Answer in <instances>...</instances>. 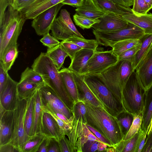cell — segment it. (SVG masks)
Segmentation results:
<instances>
[{"label": "cell", "instance_id": "cell-26", "mask_svg": "<svg viewBox=\"0 0 152 152\" xmlns=\"http://www.w3.org/2000/svg\"><path fill=\"white\" fill-rule=\"evenodd\" d=\"M96 5L103 12H111L120 15L133 13L132 9L110 0H93Z\"/></svg>", "mask_w": 152, "mask_h": 152}, {"label": "cell", "instance_id": "cell-5", "mask_svg": "<svg viewBox=\"0 0 152 152\" xmlns=\"http://www.w3.org/2000/svg\"><path fill=\"white\" fill-rule=\"evenodd\" d=\"M145 92L138 75L133 71L122 90V102L125 110L133 114H143Z\"/></svg>", "mask_w": 152, "mask_h": 152}, {"label": "cell", "instance_id": "cell-4", "mask_svg": "<svg viewBox=\"0 0 152 152\" xmlns=\"http://www.w3.org/2000/svg\"><path fill=\"white\" fill-rule=\"evenodd\" d=\"M82 75L86 83L106 111L116 117L125 111L121 102L108 88L99 74H86Z\"/></svg>", "mask_w": 152, "mask_h": 152}, {"label": "cell", "instance_id": "cell-30", "mask_svg": "<svg viewBox=\"0 0 152 152\" xmlns=\"http://www.w3.org/2000/svg\"><path fill=\"white\" fill-rule=\"evenodd\" d=\"M35 93L28 99L27 105L24 117V128L26 141L31 136L33 125Z\"/></svg>", "mask_w": 152, "mask_h": 152}, {"label": "cell", "instance_id": "cell-45", "mask_svg": "<svg viewBox=\"0 0 152 152\" xmlns=\"http://www.w3.org/2000/svg\"><path fill=\"white\" fill-rule=\"evenodd\" d=\"M141 44L134 46L122 53L118 57V61L127 60L132 62L136 53L140 49Z\"/></svg>", "mask_w": 152, "mask_h": 152}, {"label": "cell", "instance_id": "cell-57", "mask_svg": "<svg viewBox=\"0 0 152 152\" xmlns=\"http://www.w3.org/2000/svg\"><path fill=\"white\" fill-rule=\"evenodd\" d=\"M84 0H64L61 3L64 5H68L77 8L82 4Z\"/></svg>", "mask_w": 152, "mask_h": 152}, {"label": "cell", "instance_id": "cell-42", "mask_svg": "<svg viewBox=\"0 0 152 152\" xmlns=\"http://www.w3.org/2000/svg\"><path fill=\"white\" fill-rule=\"evenodd\" d=\"M72 111L75 119L77 120L81 118L84 124H87L86 109L85 102L81 101L74 102Z\"/></svg>", "mask_w": 152, "mask_h": 152}, {"label": "cell", "instance_id": "cell-38", "mask_svg": "<svg viewBox=\"0 0 152 152\" xmlns=\"http://www.w3.org/2000/svg\"><path fill=\"white\" fill-rule=\"evenodd\" d=\"M42 110L49 113L53 117L58 124L62 134L66 135L72 128L73 123L72 124L68 123L59 118L55 115L48 105L42 101Z\"/></svg>", "mask_w": 152, "mask_h": 152}, {"label": "cell", "instance_id": "cell-24", "mask_svg": "<svg viewBox=\"0 0 152 152\" xmlns=\"http://www.w3.org/2000/svg\"><path fill=\"white\" fill-rule=\"evenodd\" d=\"M66 89L74 102L80 101L77 86L72 71L65 68L59 71Z\"/></svg>", "mask_w": 152, "mask_h": 152}, {"label": "cell", "instance_id": "cell-54", "mask_svg": "<svg viewBox=\"0 0 152 152\" xmlns=\"http://www.w3.org/2000/svg\"><path fill=\"white\" fill-rule=\"evenodd\" d=\"M20 152L19 150L10 142L0 145V152Z\"/></svg>", "mask_w": 152, "mask_h": 152}, {"label": "cell", "instance_id": "cell-33", "mask_svg": "<svg viewBox=\"0 0 152 152\" xmlns=\"http://www.w3.org/2000/svg\"><path fill=\"white\" fill-rule=\"evenodd\" d=\"M46 54L58 70L62 66L65 58L68 56L62 49L60 44L53 48H48Z\"/></svg>", "mask_w": 152, "mask_h": 152}, {"label": "cell", "instance_id": "cell-40", "mask_svg": "<svg viewBox=\"0 0 152 152\" xmlns=\"http://www.w3.org/2000/svg\"><path fill=\"white\" fill-rule=\"evenodd\" d=\"M134 115L132 125L127 134L124 136L123 140H126L137 133L141 129L143 114L138 113Z\"/></svg>", "mask_w": 152, "mask_h": 152}, {"label": "cell", "instance_id": "cell-39", "mask_svg": "<svg viewBox=\"0 0 152 152\" xmlns=\"http://www.w3.org/2000/svg\"><path fill=\"white\" fill-rule=\"evenodd\" d=\"M121 125L124 136L129 130L134 119V115L126 111H124L116 117Z\"/></svg>", "mask_w": 152, "mask_h": 152}, {"label": "cell", "instance_id": "cell-15", "mask_svg": "<svg viewBox=\"0 0 152 152\" xmlns=\"http://www.w3.org/2000/svg\"><path fill=\"white\" fill-rule=\"evenodd\" d=\"M84 124L82 118L77 120L74 118L72 128L66 135L69 138L72 152H82L83 146L88 140L84 135Z\"/></svg>", "mask_w": 152, "mask_h": 152}, {"label": "cell", "instance_id": "cell-55", "mask_svg": "<svg viewBox=\"0 0 152 152\" xmlns=\"http://www.w3.org/2000/svg\"><path fill=\"white\" fill-rule=\"evenodd\" d=\"M83 130L84 135L88 140L102 142L90 131L85 124H83Z\"/></svg>", "mask_w": 152, "mask_h": 152}, {"label": "cell", "instance_id": "cell-58", "mask_svg": "<svg viewBox=\"0 0 152 152\" xmlns=\"http://www.w3.org/2000/svg\"><path fill=\"white\" fill-rule=\"evenodd\" d=\"M123 6L130 7L133 5V0H110Z\"/></svg>", "mask_w": 152, "mask_h": 152}, {"label": "cell", "instance_id": "cell-12", "mask_svg": "<svg viewBox=\"0 0 152 152\" xmlns=\"http://www.w3.org/2000/svg\"><path fill=\"white\" fill-rule=\"evenodd\" d=\"M39 90L42 101L53 110L63 114L68 119L73 118L72 111L68 108L52 88L45 85Z\"/></svg>", "mask_w": 152, "mask_h": 152}, {"label": "cell", "instance_id": "cell-17", "mask_svg": "<svg viewBox=\"0 0 152 152\" xmlns=\"http://www.w3.org/2000/svg\"><path fill=\"white\" fill-rule=\"evenodd\" d=\"M14 111L0 112V145L10 142L13 132Z\"/></svg>", "mask_w": 152, "mask_h": 152}, {"label": "cell", "instance_id": "cell-56", "mask_svg": "<svg viewBox=\"0 0 152 152\" xmlns=\"http://www.w3.org/2000/svg\"><path fill=\"white\" fill-rule=\"evenodd\" d=\"M0 0V21H1L6 15V10L8 6L9 0Z\"/></svg>", "mask_w": 152, "mask_h": 152}, {"label": "cell", "instance_id": "cell-11", "mask_svg": "<svg viewBox=\"0 0 152 152\" xmlns=\"http://www.w3.org/2000/svg\"><path fill=\"white\" fill-rule=\"evenodd\" d=\"M64 4L59 3L41 13L33 19L31 26L37 34L44 36L49 33L56 16Z\"/></svg>", "mask_w": 152, "mask_h": 152}, {"label": "cell", "instance_id": "cell-43", "mask_svg": "<svg viewBox=\"0 0 152 152\" xmlns=\"http://www.w3.org/2000/svg\"><path fill=\"white\" fill-rule=\"evenodd\" d=\"M133 13L137 15L146 14L151 9L145 0H133Z\"/></svg>", "mask_w": 152, "mask_h": 152}, {"label": "cell", "instance_id": "cell-64", "mask_svg": "<svg viewBox=\"0 0 152 152\" xmlns=\"http://www.w3.org/2000/svg\"><path fill=\"white\" fill-rule=\"evenodd\" d=\"M152 131V118L151 119V124L150 128V129L149 130L147 134H148V133H149V132H151Z\"/></svg>", "mask_w": 152, "mask_h": 152}, {"label": "cell", "instance_id": "cell-29", "mask_svg": "<svg viewBox=\"0 0 152 152\" xmlns=\"http://www.w3.org/2000/svg\"><path fill=\"white\" fill-rule=\"evenodd\" d=\"M42 112L41 95L39 89L35 94L34 121L30 136L41 132Z\"/></svg>", "mask_w": 152, "mask_h": 152}, {"label": "cell", "instance_id": "cell-47", "mask_svg": "<svg viewBox=\"0 0 152 152\" xmlns=\"http://www.w3.org/2000/svg\"><path fill=\"white\" fill-rule=\"evenodd\" d=\"M61 152H72L69 140L65 135L62 136L58 140Z\"/></svg>", "mask_w": 152, "mask_h": 152}, {"label": "cell", "instance_id": "cell-6", "mask_svg": "<svg viewBox=\"0 0 152 152\" xmlns=\"http://www.w3.org/2000/svg\"><path fill=\"white\" fill-rule=\"evenodd\" d=\"M134 71L131 61L126 60L118 61L99 75L108 88L122 103V89Z\"/></svg>", "mask_w": 152, "mask_h": 152}, {"label": "cell", "instance_id": "cell-34", "mask_svg": "<svg viewBox=\"0 0 152 152\" xmlns=\"http://www.w3.org/2000/svg\"><path fill=\"white\" fill-rule=\"evenodd\" d=\"M18 53L17 45L10 48L0 58V64L4 69L8 72L11 68Z\"/></svg>", "mask_w": 152, "mask_h": 152}, {"label": "cell", "instance_id": "cell-23", "mask_svg": "<svg viewBox=\"0 0 152 152\" xmlns=\"http://www.w3.org/2000/svg\"><path fill=\"white\" fill-rule=\"evenodd\" d=\"M122 16L128 22L143 29L146 34H152V13L137 15L132 13Z\"/></svg>", "mask_w": 152, "mask_h": 152}, {"label": "cell", "instance_id": "cell-20", "mask_svg": "<svg viewBox=\"0 0 152 152\" xmlns=\"http://www.w3.org/2000/svg\"><path fill=\"white\" fill-rule=\"evenodd\" d=\"M42 111L41 131L47 137L54 138L58 140L64 135L58 124L50 114Z\"/></svg>", "mask_w": 152, "mask_h": 152}, {"label": "cell", "instance_id": "cell-13", "mask_svg": "<svg viewBox=\"0 0 152 152\" xmlns=\"http://www.w3.org/2000/svg\"><path fill=\"white\" fill-rule=\"evenodd\" d=\"M100 21L93 25L94 30L103 32H110L126 27L129 22L122 15L108 12L99 19Z\"/></svg>", "mask_w": 152, "mask_h": 152}, {"label": "cell", "instance_id": "cell-51", "mask_svg": "<svg viewBox=\"0 0 152 152\" xmlns=\"http://www.w3.org/2000/svg\"><path fill=\"white\" fill-rule=\"evenodd\" d=\"M86 125L90 131L103 143L106 144L108 147H113L111 142L99 132L87 124H86Z\"/></svg>", "mask_w": 152, "mask_h": 152}, {"label": "cell", "instance_id": "cell-27", "mask_svg": "<svg viewBox=\"0 0 152 152\" xmlns=\"http://www.w3.org/2000/svg\"><path fill=\"white\" fill-rule=\"evenodd\" d=\"M140 40L141 46L134 56L132 62L134 71L152 48V34H145Z\"/></svg>", "mask_w": 152, "mask_h": 152}, {"label": "cell", "instance_id": "cell-31", "mask_svg": "<svg viewBox=\"0 0 152 152\" xmlns=\"http://www.w3.org/2000/svg\"><path fill=\"white\" fill-rule=\"evenodd\" d=\"M43 86L29 82L22 81L18 83L17 90L19 98L28 99Z\"/></svg>", "mask_w": 152, "mask_h": 152}, {"label": "cell", "instance_id": "cell-61", "mask_svg": "<svg viewBox=\"0 0 152 152\" xmlns=\"http://www.w3.org/2000/svg\"><path fill=\"white\" fill-rule=\"evenodd\" d=\"M102 142H99L98 146V149L97 151H105L106 149L104 148L102 145Z\"/></svg>", "mask_w": 152, "mask_h": 152}, {"label": "cell", "instance_id": "cell-59", "mask_svg": "<svg viewBox=\"0 0 152 152\" xmlns=\"http://www.w3.org/2000/svg\"><path fill=\"white\" fill-rule=\"evenodd\" d=\"M49 137L46 136L40 145L37 152H47Z\"/></svg>", "mask_w": 152, "mask_h": 152}, {"label": "cell", "instance_id": "cell-7", "mask_svg": "<svg viewBox=\"0 0 152 152\" xmlns=\"http://www.w3.org/2000/svg\"><path fill=\"white\" fill-rule=\"evenodd\" d=\"M93 33L99 44L111 47L119 41L128 39H140L146 34L143 29L129 23L126 27L118 30L103 32L93 29Z\"/></svg>", "mask_w": 152, "mask_h": 152}, {"label": "cell", "instance_id": "cell-21", "mask_svg": "<svg viewBox=\"0 0 152 152\" xmlns=\"http://www.w3.org/2000/svg\"><path fill=\"white\" fill-rule=\"evenodd\" d=\"M148 132L141 128L131 138L126 140H122L114 146L116 152H137L142 140Z\"/></svg>", "mask_w": 152, "mask_h": 152}, {"label": "cell", "instance_id": "cell-44", "mask_svg": "<svg viewBox=\"0 0 152 152\" xmlns=\"http://www.w3.org/2000/svg\"><path fill=\"white\" fill-rule=\"evenodd\" d=\"M60 44L62 49L67 54L71 60L77 51L83 49L76 44L66 40L62 41Z\"/></svg>", "mask_w": 152, "mask_h": 152}, {"label": "cell", "instance_id": "cell-50", "mask_svg": "<svg viewBox=\"0 0 152 152\" xmlns=\"http://www.w3.org/2000/svg\"><path fill=\"white\" fill-rule=\"evenodd\" d=\"M47 152H61L58 141L54 138H50Z\"/></svg>", "mask_w": 152, "mask_h": 152}, {"label": "cell", "instance_id": "cell-49", "mask_svg": "<svg viewBox=\"0 0 152 152\" xmlns=\"http://www.w3.org/2000/svg\"><path fill=\"white\" fill-rule=\"evenodd\" d=\"M35 0H12L14 7L20 11L31 4Z\"/></svg>", "mask_w": 152, "mask_h": 152}, {"label": "cell", "instance_id": "cell-32", "mask_svg": "<svg viewBox=\"0 0 152 152\" xmlns=\"http://www.w3.org/2000/svg\"><path fill=\"white\" fill-rule=\"evenodd\" d=\"M46 136L41 132L30 136L23 144L21 152H37Z\"/></svg>", "mask_w": 152, "mask_h": 152}, {"label": "cell", "instance_id": "cell-8", "mask_svg": "<svg viewBox=\"0 0 152 152\" xmlns=\"http://www.w3.org/2000/svg\"><path fill=\"white\" fill-rule=\"evenodd\" d=\"M50 30L52 36L58 40H65L74 36L84 38L74 24L69 12L65 9L61 10Z\"/></svg>", "mask_w": 152, "mask_h": 152}, {"label": "cell", "instance_id": "cell-36", "mask_svg": "<svg viewBox=\"0 0 152 152\" xmlns=\"http://www.w3.org/2000/svg\"><path fill=\"white\" fill-rule=\"evenodd\" d=\"M25 81L45 86V84L41 76L32 68L27 67L21 73L20 81Z\"/></svg>", "mask_w": 152, "mask_h": 152}, {"label": "cell", "instance_id": "cell-60", "mask_svg": "<svg viewBox=\"0 0 152 152\" xmlns=\"http://www.w3.org/2000/svg\"><path fill=\"white\" fill-rule=\"evenodd\" d=\"M147 134H146L143 137V138H142V140L139 147L138 149V150L137 152H141L142 150V148L144 147V144L145 143V141L146 139V137H147Z\"/></svg>", "mask_w": 152, "mask_h": 152}, {"label": "cell", "instance_id": "cell-22", "mask_svg": "<svg viewBox=\"0 0 152 152\" xmlns=\"http://www.w3.org/2000/svg\"><path fill=\"white\" fill-rule=\"evenodd\" d=\"M95 51L89 49H82L77 51L71 59L68 68L80 75L88 60Z\"/></svg>", "mask_w": 152, "mask_h": 152}, {"label": "cell", "instance_id": "cell-9", "mask_svg": "<svg viewBox=\"0 0 152 152\" xmlns=\"http://www.w3.org/2000/svg\"><path fill=\"white\" fill-rule=\"evenodd\" d=\"M118 61V57L113 53L112 50L101 51L96 50L88 60L80 75L99 74Z\"/></svg>", "mask_w": 152, "mask_h": 152}, {"label": "cell", "instance_id": "cell-25", "mask_svg": "<svg viewBox=\"0 0 152 152\" xmlns=\"http://www.w3.org/2000/svg\"><path fill=\"white\" fill-rule=\"evenodd\" d=\"M76 13L94 19H98L106 13L95 4L93 0H84L82 5L75 10Z\"/></svg>", "mask_w": 152, "mask_h": 152}, {"label": "cell", "instance_id": "cell-3", "mask_svg": "<svg viewBox=\"0 0 152 152\" xmlns=\"http://www.w3.org/2000/svg\"><path fill=\"white\" fill-rule=\"evenodd\" d=\"M5 17L0 22V58L11 47L17 45V41L26 20L19 10L13 7L12 0Z\"/></svg>", "mask_w": 152, "mask_h": 152}, {"label": "cell", "instance_id": "cell-10", "mask_svg": "<svg viewBox=\"0 0 152 152\" xmlns=\"http://www.w3.org/2000/svg\"><path fill=\"white\" fill-rule=\"evenodd\" d=\"M27 104L28 99L19 98L14 111L13 135L10 142L18 148L20 152L23 144L26 140L24 117Z\"/></svg>", "mask_w": 152, "mask_h": 152}, {"label": "cell", "instance_id": "cell-35", "mask_svg": "<svg viewBox=\"0 0 152 152\" xmlns=\"http://www.w3.org/2000/svg\"><path fill=\"white\" fill-rule=\"evenodd\" d=\"M141 44L140 39H128L119 41L112 46L113 53L118 57L122 53L128 49Z\"/></svg>", "mask_w": 152, "mask_h": 152}, {"label": "cell", "instance_id": "cell-18", "mask_svg": "<svg viewBox=\"0 0 152 152\" xmlns=\"http://www.w3.org/2000/svg\"><path fill=\"white\" fill-rule=\"evenodd\" d=\"M64 0H35L20 11L26 19H33L41 13Z\"/></svg>", "mask_w": 152, "mask_h": 152}, {"label": "cell", "instance_id": "cell-62", "mask_svg": "<svg viewBox=\"0 0 152 152\" xmlns=\"http://www.w3.org/2000/svg\"><path fill=\"white\" fill-rule=\"evenodd\" d=\"M105 151L107 152H116V151L113 147H112L107 148Z\"/></svg>", "mask_w": 152, "mask_h": 152}, {"label": "cell", "instance_id": "cell-16", "mask_svg": "<svg viewBox=\"0 0 152 152\" xmlns=\"http://www.w3.org/2000/svg\"><path fill=\"white\" fill-rule=\"evenodd\" d=\"M72 72L77 86L80 101L95 106L101 107L104 109L102 105L84 81L82 75L73 71Z\"/></svg>", "mask_w": 152, "mask_h": 152}, {"label": "cell", "instance_id": "cell-1", "mask_svg": "<svg viewBox=\"0 0 152 152\" xmlns=\"http://www.w3.org/2000/svg\"><path fill=\"white\" fill-rule=\"evenodd\" d=\"M85 103L87 124L99 132L113 147L121 141L124 135L116 117L101 107Z\"/></svg>", "mask_w": 152, "mask_h": 152}, {"label": "cell", "instance_id": "cell-63", "mask_svg": "<svg viewBox=\"0 0 152 152\" xmlns=\"http://www.w3.org/2000/svg\"><path fill=\"white\" fill-rule=\"evenodd\" d=\"M146 2L149 7L152 8V0H145Z\"/></svg>", "mask_w": 152, "mask_h": 152}, {"label": "cell", "instance_id": "cell-19", "mask_svg": "<svg viewBox=\"0 0 152 152\" xmlns=\"http://www.w3.org/2000/svg\"><path fill=\"white\" fill-rule=\"evenodd\" d=\"M135 71L146 91L152 83V48Z\"/></svg>", "mask_w": 152, "mask_h": 152}, {"label": "cell", "instance_id": "cell-53", "mask_svg": "<svg viewBox=\"0 0 152 152\" xmlns=\"http://www.w3.org/2000/svg\"><path fill=\"white\" fill-rule=\"evenodd\" d=\"M141 152H152V131L147 134Z\"/></svg>", "mask_w": 152, "mask_h": 152}, {"label": "cell", "instance_id": "cell-48", "mask_svg": "<svg viewBox=\"0 0 152 152\" xmlns=\"http://www.w3.org/2000/svg\"><path fill=\"white\" fill-rule=\"evenodd\" d=\"M99 142L97 141L88 140L83 146L82 152L97 151Z\"/></svg>", "mask_w": 152, "mask_h": 152}, {"label": "cell", "instance_id": "cell-37", "mask_svg": "<svg viewBox=\"0 0 152 152\" xmlns=\"http://www.w3.org/2000/svg\"><path fill=\"white\" fill-rule=\"evenodd\" d=\"M78 45L83 49H91L94 51L99 44L96 39H87L76 36H72L66 40Z\"/></svg>", "mask_w": 152, "mask_h": 152}, {"label": "cell", "instance_id": "cell-46", "mask_svg": "<svg viewBox=\"0 0 152 152\" xmlns=\"http://www.w3.org/2000/svg\"><path fill=\"white\" fill-rule=\"evenodd\" d=\"M40 41L43 45L48 48H53L60 43L58 40L53 36H51L49 33L44 35Z\"/></svg>", "mask_w": 152, "mask_h": 152}, {"label": "cell", "instance_id": "cell-52", "mask_svg": "<svg viewBox=\"0 0 152 152\" xmlns=\"http://www.w3.org/2000/svg\"><path fill=\"white\" fill-rule=\"evenodd\" d=\"M9 75L0 64V92L3 89L7 81Z\"/></svg>", "mask_w": 152, "mask_h": 152}, {"label": "cell", "instance_id": "cell-14", "mask_svg": "<svg viewBox=\"0 0 152 152\" xmlns=\"http://www.w3.org/2000/svg\"><path fill=\"white\" fill-rule=\"evenodd\" d=\"M18 84L9 75L6 83L0 92V106L5 110H14L16 108L19 98Z\"/></svg>", "mask_w": 152, "mask_h": 152}, {"label": "cell", "instance_id": "cell-41", "mask_svg": "<svg viewBox=\"0 0 152 152\" xmlns=\"http://www.w3.org/2000/svg\"><path fill=\"white\" fill-rule=\"evenodd\" d=\"M73 18L75 24L83 29L90 28L93 25L100 21L99 19H92L76 13Z\"/></svg>", "mask_w": 152, "mask_h": 152}, {"label": "cell", "instance_id": "cell-28", "mask_svg": "<svg viewBox=\"0 0 152 152\" xmlns=\"http://www.w3.org/2000/svg\"><path fill=\"white\" fill-rule=\"evenodd\" d=\"M152 118V83L146 91L145 104L141 128L145 132L150 129Z\"/></svg>", "mask_w": 152, "mask_h": 152}, {"label": "cell", "instance_id": "cell-2", "mask_svg": "<svg viewBox=\"0 0 152 152\" xmlns=\"http://www.w3.org/2000/svg\"><path fill=\"white\" fill-rule=\"evenodd\" d=\"M31 68L72 111L74 102L66 89L59 70L46 53H41L34 61Z\"/></svg>", "mask_w": 152, "mask_h": 152}]
</instances>
